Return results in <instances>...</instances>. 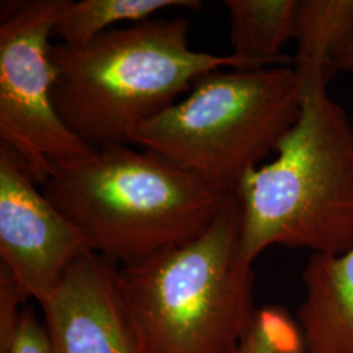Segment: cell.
<instances>
[{
    "mask_svg": "<svg viewBox=\"0 0 353 353\" xmlns=\"http://www.w3.org/2000/svg\"><path fill=\"white\" fill-rule=\"evenodd\" d=\"M52 101L71 132L93 148L128 144L141 125L221 68L265 67L189 45L185 17L114 28L81 45L50 46Z\"/></svg>",
    "mask_w": 353,
    "mask_h": 353,
    "instance_id": "7a4b0ae2",
    "label": "cell"
},
{
    "mask_svg": "<svg viewBox=\"0 0 353 353\" xmlns=\"http://www.w3.org/2000/svg\"><path fill=\"white\" fill-rule=\"evenodd\" d=\"M41 189L81 230L89 250L117 267L196 239L233 195L128 144L103 145L54 165Z\"/></svg>",
    "mask_w": 353,
    "mask_h": 353,
    "instance_id": "6da1fadb",
    "label": "cell"
},
{
    "mask_svg": "<svg viewBox=\"0 0 353 353\" xmlns=\"http://www.w3.org/2000/svg\"><path fill=\"white\" fill-rule=\"evenodd\" d=\"M37 186L19 156L0 143L1 265L39 303L89 248L81 230Z\"/></svg>",
    "mask_w": 353,
    "mask_h": 353,
    "instance_id": "52a82bcc",
    "label": "cell"
},
{
    "mask_svg": "<svg viewBox=\"0 0 353 353\" xmlns=\"http://www.w3.org/2000/svg\"><path fill=\"white\" fill-rule=\"evenodd\" d=\"M233 55L258 65H284L294 38L300 0H227Z\"/></svg>",
    "mask_w": 353,
    "mask_h": 353,
    "instance_id": "30bf717a",
    "label": "cell"
},
{
    "mask_svg": "<svg viewBox=\"0 0 353 353\" xmlns=\"http://www.w3.org/2000/svg\"><path fill=\"white\" fill-rule=\"evenodd\" d=\"M293 39L296 72L331 77L334 59L353 42V0H300Z\"/></svg>",
    "mask_w": 353,
    "mask_h": 353,
    "instance_id": "8fae6325",
    "label": "cell"
},
{
    "mask_svg": "<svg viewBox=\"0 0 353 353\" xmlns=\"http://www.w3.org/2000/svg\"><path fill=\"white\" fill-rule=\"evenodd\" d=\"M242 214L233 194L196 239L137 265L117 285L138 353H236L254 309L252 265L241 259Z\"/></svg>",
    "mask_w": 353,
    "mask_h": 353,
    "instance_id": "277c9868",
    "label": "cell"
},
{
    "mask_svg": "<svg viewBox=\"0 0 353 353\" xmlns=\"http://www.w3.org/2000/svg\"><path fill=\"white\" fill-rule=\"evenodd\" d=\"M54 353H138L117 265L84 252L39 303Z\"/></svg>",
    "mask_w": 353,
    "mask_h": 353,
    "instance_id": "ba28073f",
    "label": "cell"
},
{
    "mask_svg": "<svg viewBox=\"0 0 353 353\" xmlns=\"http://www.w3.org/2000/svg\"><path fill=\"white\" fill-rule=\"evenodd\" d=\"M4 353H54L49 334L30 307H24Z\"/></svg>",
    "mask_w": 353,
    "mask_h": 353,
    "instance_id": "9a60e30c",
    "label": "cell"
},
{
    "mask_svg": "<svg viewBox=\"0 0 353 353\" xmlns=\"http://www.w3.org/2000/svg\"><path fill=\"white\" fill-rule=\"evenodd\" d=\"M297 310L305 353H353V249L312 254L303 271Z\"/></svg>",
    "mask_w": 353,
    "mask_h": 353,
    "instance_id": "9c48e42d",
    "label": "cell"
},
{
    "mask_svg": "<svg viewBox=\"0 0 353 353\" xmlns=\"http://www.w3.org/2000/svg\"><path fill=\"white\" fill-rule=\"evenodd\" d=\"M201 10L199 0H65L52 37L64 45H81L121 23L138 24L168 8Z\"/></svg>",
    "mask_w": 353,
    "mask_h": 353,
    "instance_id": "7c38bea8",
    "label": "cell"
},
{
    "mask_svg": "<svg viewBox=\"0 0 353 353\" xmlns=\"http://www.w3.org/2000/svg\"><path fill=\"white\" fill-rule=\"evenodd\" d=\"M299 77L297 123L276 157L252 170L236 191L245 265L275 245L328 255L353 249L352 123L328 96L327 75Z\"/></svg>",
    "mask_w": 353,
    "mask_h": 353,
    "instance_id": "3957f363",
    "label": "cell"
},
{
    "mask_svg": "<svg viewBox=\"0 0 353 353\" xmlns=\"http://www.w3.org/2000/svg\"><path fill=\"white\" fill-rule=\"evenodd\" d=\"M236 353H305L303 334L285 310L263 307Z\"/></svg>",
    "mask_w": 353,
    "mask_h": 353,
    "instance_id": "4fadbf2b",
    "label": "cell"
},
{
    "mask_svg": "<svg viewBox=\"0 0 353 353\" xmlns=\"http://www.w3.org/2000/svg\"><path fill=\"white\" fill-rule=\"evenodd\" d=\"M28 300L7 267L0 265V353L6 352L21 316L20 305Z\"/></svg>",
    "mask_w": 353,
    "mask_h": 353,
    "instance_id": "5bb4252c",
    "label": "cell"
},
{
    "mask_svg": "<svg viewBox=\"0 0 353 353\" xmlns=\"http://www.w3.org/2000/svg\"><path fill=\"white\" fill-rule=\"evenodd\" d=\"M65 0L1 3L0 17V139L38 186L54 165L94 148L64 125L52 101L50 38Z\"/></svg>",
    "mask_w": 353,
    "mask_h": 353,
    "instance_id": "8992f818",
    "label": "cell"
},
{
    "mask_svg": "<svg viewBox=\"0 0 353 353\" xmlns=\"http://www.w3.org/2000/svg\"><path fill=\"white\" fill-rule=\"evenodd\" d=\"M303 85L294 68L272 64L214 70L132 134L130 145L154 152L228 194L297 123Z\"/></svg>",
    "mask_w": 353,
    "mask_h": 353,
    "instance_id": "5b68a950",
    "label": "cell"
},
{
    "mask_svg": "<svg viewBox=\"0 0 353 353\" xmlns=\"http://www.w3.org/2000/svg\"><path fill=\"white\" fill-rule=\"evenodd\" d=\"M334 71L353 72V42L350 43L332 62Z\"/></svg>",
    "mask_w": 353,
    "mask_h": 353,
    "instance_id": "2e32d148",
    "label": "cell"
}]
</instances>
